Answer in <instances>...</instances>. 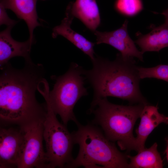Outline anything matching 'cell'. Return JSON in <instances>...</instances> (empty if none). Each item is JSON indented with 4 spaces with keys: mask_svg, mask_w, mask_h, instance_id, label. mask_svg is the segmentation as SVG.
<instances>
[{
    "mask_svg": "<svg viewBox=\"0 0 168 168\" xmlns=\"http://www.w3.org/2000/svg\"><path fill=\"white\" fill-rule=\"evenodd\" d=\"M115 9L120 13L127 16H132L143 9L142 0H116Z\"/></svg>",
    "mask_w": 168,
    "mask_h": 168,
    "instance_id": "cell-17",
    "label": "cell"
},
{
    "mask_svg": "<svg viewBox=\"0 0 168 168\" xmlns=\"http://www.w3.org/2000/svg\"><path fill=\"white\" fill-rule=\"evenodd\" d=\"M0 119L5 124L19 126L45 119V104L37 100L35 92L40 82L44 78L43 65L25 61L18 69L8 63L0 67Z\"/></svg>",
    "mask_w": 168,
    "mask_h": 168,
    "instance_id": "cell-1",
    "label": "cell"
},
{
    "mask_svg": "<svg viewBox=\"0 0 168 168\" xmlns=\"http://www.w3.org/2000/svg\"><path fill=\"white\" fill-rule=\"evenodd\" d=\"M38 0H0V3L6 9L12 11L19 18L26 22L29 33V39L34 42L33 31L41 24L38 21L36 3Z\"/></svg>",
    "mask_w": 168,
    "mask_h": 168,
    "instance_id": "cell-13",
    "label": "cell"
},
{
    "mask_svg": "<svg viewBox=\"0 0 168 168\" xmlns=\"http://www.w3.org/2000/svg\"><path fill=\"white\" fill-rule=\"evenodd\" d=\"M138 70L141 79L154 78L168 82V65L160 64L150 68L138 67Z\"/></svg>",
    "mask_w": 168,
    "mask_h": 168,
    "instance_id": "cell-18",
    "label": "cell"
},
{
    "mask_svg": "<svg viewBox=\"0 0 168 168\" xmlns=\"http://www.w3.org/2000/svg\"><path fill=\"white\" fill-rule=\"evenodd\" d=\"M77 125V130L72 134L79 152L66 168H128L127 155L120 152L99 128L94 124Z\"/></svg>",
    "mask_w": 168,
    "mask_h": 168,
    "instance_id": "cell-3",
    "label": "cell"
},
{
    "mask_svg": "<svg viewBox=\"0 0 168 168\" xmlns=\"http://www.w3.org/2000/svg\"><path fill=\"white\" fill-rule=\"evenodd\" d=\"M45 103L47 112L43 122V138L48 168L66 167L73 159L72 134L59 121L49 103Z\"/></svg>",
    "mask_w": 168,
    "mask_h": 168,
    "instance_id": "cell-6",
    "label": "cell"
},
{
    "mask_svg": "<svg viewBox=\"0 0 168 168\" xmlns=\"http://www.w3.org/2000/svg\"><path fill=\"white\" fill-rule=\"evenodd\" d=\"M22 139L19 127V128H0V168H17Z\"/></svg>",
    "mask_w": 168,
    "mask_h": 168,
    "instance_id": "cell-9",
    "label": "cell"
},
{
    "mask_svg": "<svg viewBox=\"0 0 168 168\" xmlns=\"http://www.w3.org/2000/svg\"><path fill=\"white\" fill-rule=\"evenodd\" d=\"M65 14L66 17L61 24L53 29L52 37L55 38L59 35L63 36L87 55L91 60H93L95 57L94 49L95 43L73 30L71 26L74 17L67 10Z\"/></svg>",
    "mask_w": 168,
    "mask_h": 168,
    "instance_id": "cell-12",
    "label": "cell"
},
{
    "mask_svg": "<svg viewBox=\"0 0 168 168\" xmlns=\"http://www.w3.org/2000/svg\"><path fill=\"white\" fill-rule=\"evenodd\" d=\"M151 31L144 35L138 34V39L135 41L144 53L147 51L159 52L168 47V26L165 23L156 26L152 25Z\"/></svg>",
    "mask_w": 168,
    "mask_h": 168,
    "instance_id": "cell-15",
    "label": "cell"
},
{
    "mask_svg": "<svg viewBox=\"0 0 168 168\" xmlns=\"http://www.w3.org/2000/svg\"><path fill=\"white\" fill-rule=\"evenodd\" d=\"M145 105H116L104 98L91 105L90 110L95 116L92 123L101 127L108 140L116 142L122 150L136 151V138L133 130Z\"/></svg>",
    "mask_w": 168,
    "mask_h": 168,
    "instance_id": "cell-4",
    "label": "cell"
},
{
    "mask_svg": "<svg viewBox=\"0 0 168 168\" xmlns=\"http://www.w3.org/2000/svg\"><path fill=\"white\" fill-rule=\"evenodd\" d=\"M13 26H7L0 33V67L9 62L11 58L15 57H22L25 61H32L30 53L34 42L29 39L25 42H20L14 40L11 34Z\"/></svg>",
    "mask_w": 168,
    "mask_h": 168,
    "instance_id": "cell-10",
    "label": "cell"
},
{
    "mask_svg": "<svg viewBox=\"0 0 168 168\" xmlns=\"http://www.w3.org/2000/svg\"><path fill=\"white\" fill-rule=\"evenodd\" d=\"M165 140L167 144L165 150V152L166 154V157L168 162V137H166L165 138Z\"/></svg>",
    "mask_w": 168,
    "mask_h": 168,
    "instance_id": "cell-21",
    "label": "cell"
},
{
    "mask_svg": "<svg viewBox=\"0 0 168 168\" xmlns=\"http://www.w3.org/2000/svg\"><path fill=\"white\" fill-rule=\"evenodd\" d=\"M6 9L3 5L0 3V24L5 25L7 26H13L18 22L17 21L10 18L7 15Z\"/></svg>",
    "mask_w": 168,
    "mask_h": 168,
    "instance_id": "cell-19",
    "label": "cell"
},
{
    "mask_svg": "<svg viewBox=\"0 0 168 168\" xmlns=\"http://www.w3.org/2000/svg\"><path fill=\"white\" fill-rule=\"evenodd\" d=\"M128 22L126 20L121 27L113 31H94L93 32L96 37V44H108L118 50L124 58L136 57L143 61V53L137 49L128 34Z\"/></svg>",
    "mask_w": 168,
    "mask_h": 168,
    "instance_id": "cell-8",
    "label": "cell"
},
{
    "mask_svg": "<svg viewBox=\"0 0 168 168\" xmlns=\"http://www.w3.org/2000/svg\"><path fill=\"white\" fill-rule=\"evenodd\" d=\"M91 61L92 68L83 70L85 77L93 90L91 105L108 96L132 104H148L140 91L138 67L133 58H125L119 53L113 61L96 56Z\"/></svg>",
    "mask_w": 168,
    "mask_h": 168,
    "instance_id": "cell-2",
    "label": "cell"
},
{
    "mask_svg": "<svg viewBox=\"0 0 168 168\" xmlns=\"http://www.w3.org/2000/svg\"><path fill=\"white\" fill-rule=\"evenodd\" d=\"M66 9L93 32L100 24V13L96 0H76L69 3Z\"/></svg>",
    "mask_w": 168,
    "mask_h": 168,
    "instance_id": "cell-14",
    "label": "cell"
},
{
    "mask_svg": "<svg viewBox=\"0 0 168 168\" xmlns=\"http://www.w3.org/2000/svg\"><path fill=\"white\" fill-rule=\"evenodd\" d=\"M83 70L77 64L72 63L68 71L58 77H53L55 80L53 89L49 91L46 79L39 84L37 90L48 102L56 114L59 115L66 125L72 121L78 122L73 112L74 107L82 97L88 94L84 87Z\"/></svg>",
    "mask_w": 168,
    "mask_h": 168,
    "instance_id": "cell-5",
    "label": "cell"
},
{
    "mask_svg": "<svg viewBox=\"0 0 168 168\" xmlns=\"http://www.w3.org/2000/svg\"><path fill=\"white\" fill-rule=\"evenodd\" d=\"M161 14L164 16L165 18V22L164 23L168 26V8L164 10Z\"/></svg>",
    "mask_w": 168,
    "mask_h": 168,
    "instance_id": "cell-20",
    "label": "cell"
},
{
    "mask_svg": "<svg viewBox=\"0 0 168 168\" xmlns=\"http://www.w3.org/2000/svg\"><path fill=\"white\" fill-rule=\"evenodd\" d=\"M44 119L19 126L23 139L17 168H48L43 144Z\"/></svg>",
    "mask_w": 168,
    "mask_h": 168,
    "instance_id": "cell-7",
    "label": "cell"
},
{
    "mask_svg": "<svg viewBox=\"0 0 168 168\" xmlns=\"http://www.w3.org/2000/svg\"><path fill=\"white\" fill-rule=\"evenodd\" d=\"M140 118V124L135 130L138 152L145 148V144L148 137L156 127L162 123L168 124V117L160 113L156 106L145 105Z\"/></svg>",
    "mask_w": 168,
    "mask_h": 168,
    "instance_id": "cell-11",
    "label": "cell"
},
{
    "mask_svg": "<svg viewBox=\"0 0 168 168\" xmlns=\"http://www.w3.org/2000/svg\"><path fill=\"white\" fill-rule=\"evenodd\" d=\"M157 144L155 142L149 148H144L134 156L127 155L129 159L128 168H161L163 161L157 150Z\"/></svg>",
    "mask_w": 168,
    "mask_h": 168,
    "instance_id": "cell-16",
    "label": "cell"
}]
</instances>
